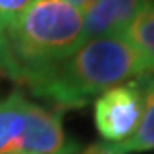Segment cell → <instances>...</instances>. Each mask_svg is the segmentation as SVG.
<instances>
[{"mask_svg":"<svg viewBox=\"0 0 154 154\" xmlns=\"http://www.w3.org/2000/svg\"><path fill=\"white\" fill-rule=\"evenodd\" d=\"M0 67L2 70L5 72L9 77H16V70H14V63L11 60L9 50H7V41H5V34H4V28L0 24Z\"/></svg>","mask_w":154,"mask_h":154,"instance_id":"10","label":"cell"},{"mask_svg":"<svg viewBox=\"0 0 154 154\" xmlns=\"http://www.w3.org/2000/svg\"><path fill=\"white\" fill-rule=\"evenodd\" d=\"M11 154H29V152H22V151H17V152H11Z\"/></svg>","mask_w":154,"mask_h":154,"instance_id":"13","label":"cell"},{"mask_svg":"<svg viewBox=\"0 0 154 154\" xmlns=\"http://www.w3.org/2000/svg\"><path fill=\"white\" fill-rule=\"evenodd\" d=\"M147 0H98L84 12V39L122 34Z\"/></svg>","mask_w":154,"mask_h":154,"instance_id":"5","label":"cell"},{"mask_svg":"<svg viewBox=\"0 0 154 154\" xmlns=\"http://www.w3.org/2000/svg\"><path fill=\"white\" fill-rule=\"evenodd\" d=\"M142 89V116L137 130L125 142L111 144L115 154H132L154 151V74L139 79Z\"/></svg>","mask_w":154,"mask_h":154,"instance_id":"7","label":"cell"},{"mask_svg":"<svg viewBox=\"0 0 154 154\" xmlns=\"http://www.w3.org/2000/svg\"><path fill=\"white\" fill-rule=\"evenodd\" d=\"M31 101L21 93H12L0 101V154L22 151Z\"/></svg>","mask_w":154,"mask_h":154,"instance_id":"6","label":"cell"},{"mask_svg":"<svg viewBox=\"0 0 154 154\" xmlns=\"http://www.w3.org/2000/svg\"><path fill=\"white\" fill-rule=\"evenodd\" d=\"M122 36L147 60L154 72V0H147Z\"/></svg>","mask_w":154,"mask_h":154,"instance_id":"8","label":"cell"},{"mask_svg":"<svg viewBox=\"0 0 154 154\" xmlns=\"http://www.w3.org/2000/svg\"><path fill=\"white\" fill-rule=\"evenodd\" d=\"M29 4L31 0H0V24L4 31L21 17Z\"/></svg>","mask_w":154,"mask_h":154,"instance_id":"9","label":"cell"},{"mask_svg":"<svg viewBox=\"0 0 154 154\" xmlns=\"http://www.w3.org/2000/svg\"><path fill=\"white\" fill-rule=\"evenodd\" d=\"M79 144L63 132L62 110L50 111L31 103L28 127L22 139V152L29 154H77Z\"/></svg>","mask_w":154,"mask_h":154,"instance_id":"4","label":"cell"},{"mask_svg":"<svg viewBox=\"0 0 154 154\" xmlns=\"http://www.w3.org/2000/svg\"><path fill=\"white\" fill-rule=\"evenodd\" d=\"M16 77L51 65L74 53L84 39V14L69 0H31L4 31Z\"/></svg>","mask_w":154,"mask_h":154,"instance_id":"2","label":"cell"},{"mask_svg":"<svg viewBox=\"0 0 154 154\" xmlns=\"http://www.w3.org/2000/svg\"><path fill=\"white\" fill-rule=\"evenodd\" d=\"M69 2H70L74 7H77V9L84 14V12L88 11V9L93 5L94 2H98V0H69Z\"/></svg>","mask_w":154,"mask_h":154,"instance_id":"12","label":"cell"},{"mask_svg":"<svg viewBox=\"0 0 154 154\" xmlns=\"http://www.w3.org/2000/svg\"><path fill=\"white\" fill-rule=\"evenodd\" d=\"M77 154H115V152H113V147H111L110 142H98L86 147L84 151H81Z\"/></svg>","mask_w":154,"mask_h":154,"instance_id":"11","label":"cell"},{"mask_svg":"<svg viewBox=\"0 0 154 154\" xmlns=\"http://www.w3.org/2000/svg\"><path fill=\"white\" fill-rule=\"evenodd\" d=\"M0 70H2V67H0Z\"/></svg>","mask_w":154,"mask_h":154,"instance_id":"14","label":"cell"},{"mask_svg":"<svg viewBox=\"0 0 154 154\" xmlns=\"http://www.w3.org/2000/svg\"><path fill=\"white\" fill-rule=\"evenodd\" d=\"M154 72L122 34L94 38L62 60L22 77L34 96L55 103L58 110L81 108L106 89Z\"/></svg>","mask_w":154,"mask_h":154,"instance_id":"1","label":"cell"},{"mask_svg":"<svg viewBox=\"0 0 154 154\" xmlns=\"http://www.w3.org/2000/svg\"><path fill=\"white\" fill-rule=\"evenodd\" d=\"M139 79L106 89L94 101V123L105 142H125L137 130L142 116V89Z\"/></svg>","mask_w":154,"mask_h":154,"instance_id":"3","label":"cell"}]
</instances>
